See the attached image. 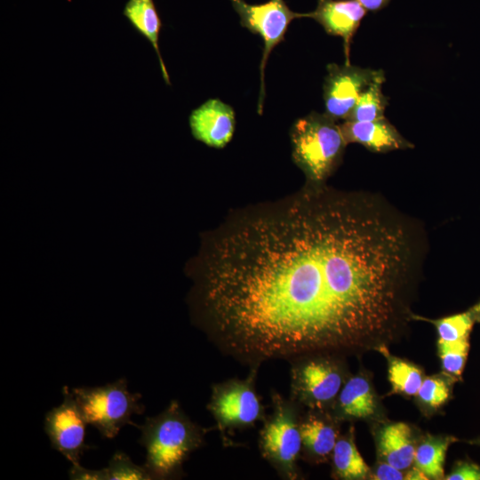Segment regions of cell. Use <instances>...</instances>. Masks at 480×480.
Returning <instances> with one entry per match:
<instances>
[{
    "instance_id": "9",
    "label": "cell",
    "mask_w": 480,
    "mask_h": 480,
    "mask_svg": "<svg viewBox=\"0 0 480 480\" xmlns=\"http://www.w3.org/2000/svg\"><path fill=\"white\" fill-rule=\"evenodd\" d=\"M380 78H385L382 69L329 64L324 84V113L335 121L345 120L362 92Z\"/></svg>"
},
{
    "instance_id": "28",
    "label": "cell",
    "mask_w": 480,
    "mask_h": 480,
    "mask_svg": "<svg viewBox=\"0 0 480 480\" xmlns=\"http://www.w3.org/2000/svg\"><path fill=\"white\" fill-rule=\"evenodd\" d=\"M402 470L385 462L380 464L374 472L373 479L377 480H401L404 478Z\"/></svg>"
},
{
    "instance_id": "25",
    "label": "cell",
    "mask_w": 480,
    "mask_h": 480,
    "mask_svg": "<svg viewBox=\"0 0 480 480\" xmlns=\"http://www.w3.org/2000/svg\"><path fill=\"white\" fill-rule=\"evenodd\" d=\"M450 393L447 378L431 376L423 380L417 396L424 404L437 408L448 400Z\"/></svg>"
},
{
    "instance_id": "29",
    "label": "cell",
    "mask_w": 480,
    "mask_h": 480,
    "mask_svg": "<svg viewBox=\"0 0 480 480\" xmlns=\"http://www.w3.org/2000/svg\"><path fill=\"white\" fill-rule=\"evenodd\" d=\"M358 2L367 12H377L384 9L390 0H358Z\"/></svg>"
},
{
    "instance_id": "1",
    "label": "cell",
    "mask_w": 480,
    "mask_h": 480,
    "mask_svg": "<svg viewBox=\"0 0 480 480\" xmlns=\"http://www.w3.org/2000/svg\"><path fill=\"white\" fill-rule=\"evenodd\" d=\"M424 258L414 221L382 197L307 182L204 240L195 319L252 365L356 350L396 327Z\"/></svg>"
},
{
    "instance_id": "10",
    "label": "cell",
    "mask_w": 480,
    "mask_h": 480,
    "mask_svg": "<svg viewBox=\"0 0 480 480\" xmlns=\"http://www.w3.org/2000/svg\"><path fill=\"white\" fill-rule=\"evenodd\" d=\"M62 395V403L45 414L44 431L52 448L74 464L91 448L84 443L87 422L68 386L63 387Z\"/></svg>"
},
{
    "instance_id": "32",
    "label": "cell",
    "mask_w": 480,
    "mask_h": 480,
    "mask_svg": "<svg viewBox=\"0 0 480 480\" xmlns=\"http://www.w3.org/2000/svg\"><path fill=\"white\" fill-rule=\"evenodd\" d=\"M478 443L480 444V441H478Z\"/></svg>"
},
{
    "instance_id": "3",
    "label": "cell",
    "mask_w": 480,
    "mask_h": 480,
    "mask_svg": "<svg viewBox=\"0 0 480 480\" xmlns=\"http://www.w3.org/2000/svg\"><path fill=\"white\" fill-rule=\"evenodd\" d=\"M336 122L325 113L313 111L291 129L292 157L308 183H325L341 162L348 144Z\"/></svg>"
},
{
    "instance_id": "17",
    "label": "cell",
    "mask_w": 480,
    "mask_h": 480,
    "mask_svg": "<svg viewBox=\"0 0 480 480\" xmlns=\"http://www.w3.org/2000/svg\"><path fill=\"white\" fill-rule=\"evenodd\" d=\"M302 447L313 457L324 459L332 452L337 432L332 425L315 415L300 421Z\"/></svg>"
},
{
    "instance_id": "18",
    "label": "cell",
    "mask_w": 480,
    "mask_h": 480,
    "mask_svg": "<svg viewBox=\"0 0 480 480\" xmlns=\"http://www.w3.org/2000/svg\"><path fill=\"white\" fill-rule=\"evenodd\" d=\"M453 437H436L428 436L416 447L415 467L420 469L428 479L444 478V464L446 452Z\"/></svg>"
},
{
    "instance_id": "16",
    "label": "cell",
    "mask_w": 480,
    "mask_h": 480,
    "mask_svg": "<svg viewBox=\"0 0 480 480\" xmlns=\"http://www.w3.org/2000/svg\"><path fill=\"white\" fill-rule=\"evenodd\" d=\"M339 406L351 418H367L375 412L376 404L368 380L363 376L350 378L340 390Z\"/></svg>"
},
{
    "instance_id": "6",
    "label": "cell",
    "mask_w": 480,
    "mask_h": 480,
    "mask_svg": "<svg viewBox=\"0 0 480 480\" xmlns=\"http://www.w3.org/2000/svg\"><path fill=\"white\" fill-rule=\"evenodd\" d=\"M256 370L247 379H231L212 387L207 408L222 432L252 427L264 419L263 406L254 385Z\"/></svg>"
},
{
    "instance_id": "7",
    "label": "cell",
    "mask_w": 480,
    "mask_h": 480,
    "mask_svg": "<svg viewBox=\"0 0 480 480\" xmlns=\"http://www.w3.org/2000/svg\"><path fill=\"white\" fill-rule=\"evenodd\" d=\"M326 354L292 359V400L311 408H323L340 392L343 378L340 367Z\"/></svg>"
},
{
    "instance_id": "13",
    "label": "cell",
    "mask_w": 480,
    "mask_h": 480,
    "mask_svg": "<svg viewBox=\"0 0 480 480\" xmlns=\"http://www.w3.org/2000/svg\"><path fill=\"white\" fill-rule=\"evenodd\" d=\"M340 125L347 144L359 143L372 152L387 153L413 147L386 117L367 122L344 120Z\"/></svg>"
},
{
    "instance_id": "23",
    "label": "cell",
    "mask_w": 480,
    "mask_h": 480,
    "mask_svg": "<svg viewBox=\"0 0 480 480\" xmlns=\"http://www.w3.org/2000/svg\"><path fill=\"white\" fill-rule=\"evenodd\" d=\"M469 351V339L457 341L438 340V353L442 368L448 378L455 380L462 375Z\"/></svg>"
},
{
    "instance_id": "22",
    "label": "cell",
    "mask_w": 480,
    "mask_h": 480,
    "mask_svg": "<svg viewBox=\"0 0 480 480\" xmlns=\"http://www.w3.org/2000/svg\"><path fill=\"white\" fill-rule=\"evenodd\" d=\"M413 317L428 321L435 324L439 336V340L443 341L468 340L474 323L477 320L475 306L463 313L445 316L440 319L432 320L419 316H413Z\"/></svg>"
},
{
    "instance_id": "15",
    "label": "cell",
    "mask_w": 480,
    "mask_h": 480,
    "mask_svg": "<svg viewBox=\"0 0 480 480\" xmlns=\"http://www.w3.org/2000/svg\"><path fill=\"white\" fill-rule=\"evenodd\" d=\"M123 15L132 28L151 44L157 55L163 78L167 84H170L169 75L158 45L162 21L154 0H127Z\"/></svg>"
},
{
    "instance_id": "2",
    "label": "cell",
    "mask_w": 480,
    "mask_h": 480,
    "mask_svg": "<svg viewBox=\"0 0 480 480\" xmlns=\"http://www.w3.org/2000/svg\"><path fill=\"white\" fill-rule=\"evenodd\" d=\"M139 439L146 450L143 464L152 479H169L181 475L182 464L202 446L205 430L193 422L176 400L161 413L148 417Z\"/></svg>"
},
{
    "instance_id": "4",
    "label": "cell",
    "mask_w": 480,
    "mask_h": 480,
    "mask_svg": "<svg viewBox=\"0 0 480 480\" xmlns=\"http://www.w3.org/2000/svg\"><path fill=\"white\" fill-rule=\"evenodd\" d=\"M71 392L87 424L108 439L127 424L136 426L132 416L145 410L140 403L141 395L131 393L124 378L99 387L75 388Z\"/></svg>"
},
{
    "instance_id": "14",
    "label": "cell",
    "mask_w": 480,
    "mask_h": 480,
    "mask_svg": "<svg viewBox=\"0 0 480 480\" xmlns=\"http://www.w3.org/2000/svg\"><path fill=\"white\" fill-rule=\"evenodd\" d=\"M415 450L412 429L404 422L386 425L379 433V454L385 462L400 470L413 463Z\"/></svg>"
},
{
    "instance_id": "30",
    "label": "cell",
    "mask_w": 480,
    "mask_h": 480,
    "mask_svg": "<svg viewBox=\"0 0 480 480\" xmlns=\"http://www.w3.org/2000/svg\"><path fill=\"white\" fill-rule=\"evenodd\" d=\"M404 479L408 480H424L428 479L426 475L418 468L414 467L412 469L409 470L404 476Z\"/></svg>"
},
{
    "instance_id": "19",
    "label": "cell",
    "mask_w": 480,
    "mask_h": 480,
    "mask_svg": "<svg viewBox=\"0 0 480 480\" xmlns=\"http://www.w3.org/2000/svg\"><path fill=\"white\" fill-rule=\"evenodd\" d=\"M334 470L343 479H364L369 472L352 437L338 439L332 451Z\"/></svg>"
},
{
    "instance_id": "8",
    "label": "cell",
    "mask_w": 480,
    "mask_h": 480,
    "mask_svg": "<svg viewBox=\"0 0 480 480\" xmlns=\"http://www.w3.org/2000/svg\"><path fill=\"white\" fill-rule=\"evenodd\" d=\"M240 17V23L253 34H258L264 42L260 61V94L259 112L262 109L264 98V69L269 53L274 47L284 41L290 23L294 19L308 18L307 13L292 12L284 0H269L260 4H250L244 0H230Z\"/></svg>"
},
{
    "instance_id": "12",
    "label": "cell",
    "mask_w": 480,
    "mask_h": 480,
    "mask_svg": "<svg viewBox=\"0 0 480 480\" xmlns=\"http://www.w3.org/2000/svg\"><path fill=\"white\" fill-rule=\"evenodd\" d=\"M366 12L358 0H318L316 8L308 12V18L318 22L328 35L343 38L349 62L350 42Z\"/></svg>"
},
{
    "instance_id": "26",
    "label": "cell",
    "mask_w": 480,
    "mask_h": 480,
    "mask_svg": "<svg viewBox=\"0 0 480 480\" xmlns=\"http://www.w3.org/2000/svg\"><path fill=\"white\" fill-rule=\"evenodd\" d=\"M445 479L480 480V466L473 462L460 461Z\"/></svg>"
},
{
    "instance_id": "31",
    "label": "cell",
    "mask_w": 480,
    "mask_h": 480,
    "mask_svg": "<svg viewBox=\"0 0 480 480\" xmlns=\"http://www.w3.org/2000/svg\"><path fill=\"white\" fill-rule=\"evenodd\" d=\"M476 309L477 320L480 321V302L475 305Z\"/></svg>"
},
{
    "instance_id": "24",
    "label": "cell",
    "mask_w": 480,
    "mask_h": 480,
    "mask_svg": "<svg viewBox=\"0 0 480 480\" xmlns=\"http://www.w3.org/2000/svg\"><path fill=\"white\" fill-rule=\"evenodd\" d=\"M108 480H149L152 476L142 466L136 465L121 451H116L105 468Z\"/></svg>"
},
{
    "instance_id": "5",
    "label": "cell",
    "mask_w": 480,
    "mask_h": 480,
    "mask_svg": "<svg viewBox=\"0 0 480 480\" xmlns=\"http://www.w3.org/2000/svg\"><path fill=\"white\" fill-rule=\"evenodd\" d=\"M272 405L273 411L260 432V451L282 476L295 479L297 460L302 448L296 403L273 392Z\"/></svg>"
},
{
    "instance_id": "21",
    "label": "cell",
    "mask_w": 480,
    "mask_h": 480,
    "mask_svg": "<svg viewBox=\"0 0 480 480\" xmlns=\"http://www.w3.org/2000/svg\"><path fill=\"white\" fill-rule=\"evenodd\" d=\"M388 361V380L392 391L406 396L417 395L422 381L421 371L414 364L404 360L392 357L381 348Z\"/></svg>"
},
{
    "instance_id": "20",
    "label": "cell",
    "mask_w": 480,
    "mask_h": 480,
    "mask_svg": "<svg viewBox=\"0 0 480 480\" xmlns=\"http://www.w3.org/2000/svg\"><path fill=\"white\" fill-rule=\"evenodd\" d=\"M384 81L385 78L378 79L364 91L345 120L367 122L384 118L388 104V98L381 91Z\"/></svg>"
},
{
    "instance_id": "11",
    "label": "cell",
    "mask_w": 480,
    "mask_h": 480,
    "mask_svg": "<svg viewBox=\"0 0 480 480\" xmlns=\"http://www.w3.org/2000/svg\"><path fill=\"white\" fill-rule=\"evenodd\" d=\"M188 121L194 138L216 148L230 141L236 125L234 109L218 99H210L195 108Z\"/></svg>"
},
{
    "instance_id": "27",
    "label": "cell",
    "mask_w": 480,
    "mask_h": 480,
    "mask_svg": "<svg viewBox=\"0 0 480 480\" xmlns=\"http://www.w3.org/2000/svg\"><path fill=\"white\" fill-rule=\"evenodd\" d=\"M68 477L73 480H108L107 471L104 468L90 469L74 463L68 470Z\"/></svg>"
}]
</instances>
